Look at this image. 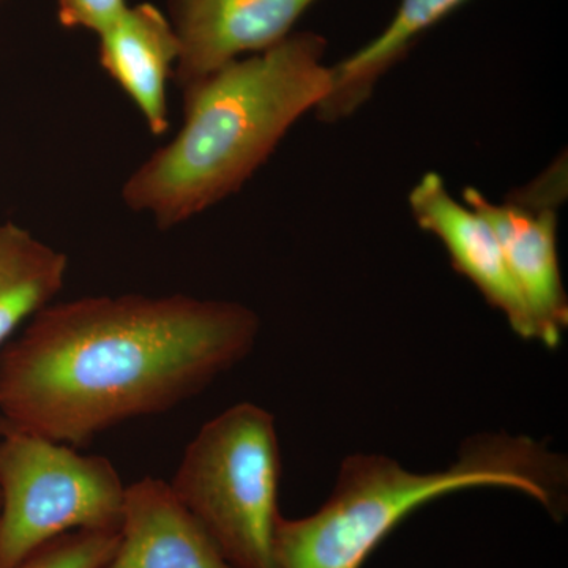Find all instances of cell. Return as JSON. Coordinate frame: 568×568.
I'll use <instances>...</instances> for the list:
<instances>
[{
	"instance_id": "1",
	"label": "cell",
	"mask_w": 568,
	"mask_h": 568,
	"mask_svg": "<svg viewBox=\"0 0 568 568\" xmlns=\"http://www.w3.org/2000/svg\"><path fill=\"white\" fill-rule=\"evenodd\" d=\"M260 331L248 306L185 294L51 304L0 347V425L85 447L201 394Z\"/></svg>"
},
{
	"instance_id": "2",
	"label": "cell",
	"mask_w": 568,
	"mask_h": 568,
	"mask_svg": "<svg viewBox=\"0 0 568 568\" xmlns=\"http://www.w3.org/2000/svg\"><path fill=\"white\" fill-rule=\"evenodd\" d=\"M325 48L317 33H291L182 91V129L123 183L126 207L171 230L239 192L331 92Z\"/></svg>"
},
{
	"instance_id": "3",
	"label": "cell",
	"mask_w": 568,
	"mask_h": 568,
	"mask_svg": "<svg viewBox=\"0 0 568 568\" xmlns=\"http://www.w3.org/2000/svg\"><path fill=\"white\" fill-rule=\"evenodd\" d=\"M477 487L517 489L560 519L567 510V459L532 437L507 433L470 437L457 462L435 473H413L386 455H351L320 510L280 518L276 562L280 568H362L418 508Z\"/></svg>"
},
{
	"instance_id": "4",
	"label": "cell",
	"mask_w": 568,
	"mask_h": 568,
	"mask_svg": "<svg viewBox=\"0 0 568 568\" xmlns=\"http://www.w3.org/2000/svg\"><path fill=\"white\" fill-rule=\"evenodd\" d=\"M280 478L275 417L239 403L203 425L170 485L231 566L280 568Z\"/></svg>"
},
{
	"instance_id": "5",
	"label": "cell",
	"mask_w": 568,
	"mask_h": 568,
	"mask_svg": "<svg viewBox=\"0 0 568 568\" xmlns=\"http://www.w3.org/2000/svg\"><path fill=\"white\" fill-rule=\"evenodd\" d=\"M125 488L110 458L0 425V568L73 530H119Z\"/></svg>"
},
{
	"instance_id": "6",
	"label": "cell",
	"mask_w": 568,
	"mask_h": 568,
	"mask_svg": "<svg viewBox=\"0 0 568 568\" xmlns=\"http://www.w3.org/2000/svg\"><path fill=\"white\" fill-rule=\"evenodd\" d=\"M315 0H170L181 52L174 69L181 91L248 54L271 50L293 33Z\"/></svg>"
},
{
	"instance_id": "7",
	"label": "cell",
	"mask_w": 568,
	"mask_h": 568,
	"mask_svg": "<svg viewBox=\"0 0 568 568\" xmlns=\"http://www.w3.org/2000/svg\"><path fill=\"white\" fill-rule=\"evenodd\" d=\"M414 220L446 246L452 265L466 276L493 308L506 316L515 334L537 339L528 304L508 271L495 231L473 209L448 193L437 173L425 174L409 194Z\"/></svg>"
},
{
	"instance_id": "8",
	"label": "cell",
	"mask_w": 568,
	"mask_h": 568,
	"mask_svg": "<svg viewBox=\"0 0 568 568\" xmlns=\"http://www.w3.org/2000/svg\"><path fill=\"white\" fill-rule=\"evenodd\" d=\"M463 196L467 207L495 231L508 271L536 323L538 342L558 346L568 325V301L559 267L556 209H534L515 201L495 204L473 186Z\"/></svg>"
},
{
	"instance_id": "9",
	"label": "cell",
	"mask_w": 568,
	"mask_h": 568,
	"mask_svg": "<svg viewBox=\"0 0 568 568\" xmlns=\"http://www.w3.org/2000/svg\"><path fill=\"white\" fill-rule=\"evenodd\" d=\"M106 568H234L162 478L125 488L119 541Z\"/></svg>"
},
{
	"instance_id": "10",
	"label": "cell",
	"mask_w": 568,
	"mask_h": 568,
	"mask_svg": "<svg viewBox=\"0 0 568 568\" xmlns=\"http://www.w3.org/2000/svg\"><path fill=\"white\" fill-rule=\"evenodd\" d=\"M181 43L170 17L144 2L126 7L99 33V62L136 104L152 134L170 126L168 81L174 74Z\"/></svg>"
},
{
	"instance_id": "11",
	"label": "cell",
	"mask_w": 568,
	"mask_h": 568,
	"mask_svg": "<svg viewBox=\"0 0 568 568\" xmlns=\"http://www.w3.org/2000/svg\"><path fill=\"white\" fill-rule=\"evenodd\" d=\"M467 0H399L386 29L345 61L332 67V88L315 110L317 119L336 122L368 102L377 81L402 61L418 37Z\"/></svg>"
},
{
	"instance_id": "12",
	"label": "cell",
	"mask_w": 568,
	"mask_h": 568,
	"mask_svg": "<svg viewBox=\"0 0 568 568\" xmlns=\"http://www.w3.org/2000/svg\"><path fill=\"white\" fill-rule=\"evenodd\" d=\"M69 271V256L20 224L0 223V347L22 324L52 304Z\"/></svg>"
},
{
	"instance_id": "13",
	"label": "cell",
	"mask_w": 568,
	"mask_h": 568,
	"mask_svg": "<svg viewBox=\"0 0 568 568\" xmlns=\"http://www.w3.org/2000/svg\"><path fill=\"white\" fill-rule=\"evenodd\" d=\"M119 530H73L48 541L17 568H106Z\"/></svg>"
},
{
	"instance_id": "14",
	"label": "cell",
	"mask_w": 568,
	"mask_h": 568,
	"mask_svg": "<svg viewBox=\"0 0 568 568\" xmlns=\"http://www.w3.org/2000/svg\"><path fill=\"white\" fill-rule=\"evenodd\" d=\"M126 0H58V20L65 29L99 36L126 10Z\"/></svg>"
},
{
	"instance_id": "15",
	"label": "cell",
	"mask_w": 568,
	"mask_h": 568,
	"mask_svg": "<svg viewBox=\"0 0 568 568\" xmlns=\"http://www.w3.org/2000/svg\"><path fill=\"white\" fill-rule=\"evenodd\" d=\"M0 2H2V0H0Z\"/></svg>"
}]
</instances>
